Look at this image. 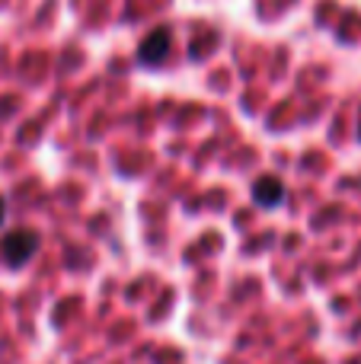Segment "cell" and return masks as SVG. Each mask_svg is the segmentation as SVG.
<instances>
[{"mask_svg": "<svg viewBox=\"0 0 361 364\" xmlns=\"http://www.w3.org/2000/svg\"><path fill=\"white\" fill-rule=\"evenodd\" d=\"M170 45H173V36L166 29H153L144 42L138 45V64H160L166 55H170Z\"/></svg>", "mask_w": 361, "mask_h": 364, "instance_id": "obj_2", "label": "cell"}, {"mask_svg": "<svg viewBox=\"0 0 361 364\" xmlns=\"http://www.w3.org/2000/svg\"><path fill=\"white\" fill-rule=\"evenodd\" d=\"M38 252V233L36 230H10L0 240V256L10 269H23Z\"/></svg>", "mask_w": 361, "mask_h": 364, "instance_id": "obj_1", "label": "cell"}, {"mask_svg": "<svg viewBox=\"0 0 361 364\" xmlns=\"http://www.w3.org/2000/svg\"><path fill=\"white\" fill-rule=\"evenodd\" d=\"M253 198L259 201L262 208H275L281 198H285V186H281L275 176H266V179H259L256 182V188H253Z\"/></svg>", "mask_w": 361, "mask_h": 364, "instance_id": "obj_3", "label": "cell"}, {"mask_svg": "<svg viewBox=\"0 0 361 364\" xmlns=\"http://www.w3.org/2000/svg\"><path fill=\"white\" fill-rule=\"evenodd\" d=\"M4 218H6V201L0 198V227H4Z\"/></svg>", "mask_w": 361, "mask_h": 364, "instance_id": "obj_4", "label": "cell"}]
</instances>
